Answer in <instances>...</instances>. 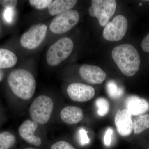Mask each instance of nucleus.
I'll use <instances>...</instances> for the list:
<instances>
[{
  "label": "nucleus",
  "mask_w": 149,
  "mask_h": 149,
  "mask_svg": "<svg viewBox=\"0 0 149 149\" xmlns=\"http://www.w3.org/2000/svg\"><path fill=\"white\" fill-rule=\"evenodd\" d=\"M133 130L135 134H139L149 128V114L141 115L133 120Z\"/></svg>",
  "instance_id": "obj_17"
},
{
  "label": "nucleus",
  "mask_w": 149,
  "mask_h": 149,
  "mask_svg": "<svg viewBox=\"0 0 149 149\" xmlns=\"http://www.w3.org/2000/svg\"><path fill=\"white\" fill-rule=\"evenodd\" d=\"M23 149H40L38 148H35V147H27V148H24Z\"/></svg>",
  "instance_id": "obj_29"
},
{
  "label": "nucleus",
  "mask_w": 149,
  "mask_h": 149,
  "mask_svg": "<svg viewBox=\"0 0 149 149\" xmlns=\"http://www.w3.org/2000/svg\"><path fill=\"white\" fill-rule=\"evenodd\" d=\"M142 48L144 52L149 53V34L143 40L142 43Z\"/></svg>",
  "instance_id": "obj_28"
},
{
  "label": "nucleus",
  "mask_w": 149,
  "mask_h": 149,
  "mask_svg": "<svg viewBox=\"0 0 149 149\" xmlns=\"http://www.w3.org/2000/svg\"><path fill=\"white\" fill-rule=\"evenodd\" d=\"M7 81L14 95L22 101L29 100L35 94L36 80L33 74L27 70H15L9 74Z\"/></svg>",
  "instance_id": "obj_1"
},
{
  "label": "nucleus",
  "mask_w": 149,
  "mask_h": 149,
  "mask_svg": "<svg viewBox=\"0 0 149 149\" xmlns=\"http://www.w3.org/2000/svg\"><path fill=\"white\" fill-rule=\"evenodd\" d=\"M15 136L11 132L4 131L0 132V149H10L16 143Z\"/></svg>",
  "instance_id": "obj_18"
},
{
  "label": "nucleus",
  "mask_w": 149,
  "mask_h": 149,
  "mask_svg": "<svg viewBox=\"0 0 149 149\" xmlns=\"http://www.w3.org/2000/svg\"><path fill=\"white\" fill-rule=\"evenodd\" d=\"M95 104L98 109V113L100 116H104L109 111V102L104 98L100 97L97 99L95 101Z\"/></svg>",
  "instance_id": "obj_21"
},
{
  "label": "nucleus",
  "mask_w": 149,
  "mask_h": 149,
  "mask_svg": "<svg viewBox=\"0 0 149 149\" xmlns=\"http://www.w3.org/2000/svg\"><path fill=\"white\" fill-rule=\"evenodd\" d=\"M89 11L91 16L95 17L98 19L101 26H106L109 23V18L105 12L92 6L90 7Z\"/></svg>",
  "instance_id": "obj_20"
},
{
  "label": "nucleus",
  "mask_w": 149,
  "mask_h": 149,
  "mask_svg": "<svg viewBox=\"0 0 149 149\" xmlns=\"http://www.w3.org/2000/svg\"><path fill=\"white\" fill-rule=\"evenodd\" d=\"M40 125L30 118L26 119L19 127V135L27 144L35 148H40L43 144L42 139L36 133Z\"/></svg>",
  "instance_id": "obj_8"
},
{
  "label": "nucleus",
  "mask_w": 149,
  "mask_h": 149,
  "mask_svg": "<svg viewBox=\"0 0 149 149\" xmlns=\"http://www.w3.org/2000/svg\"><path fill=\"white\" fill-rule=\"evenodd\" d=\"M17 3V1L14 0H0L1 5L5 8L14 9L16 7Z\"/></svg>",
  "instance_id": "obj_25"
},
{
  "label": "nucleus",
  "mask_w": 149,
  "mask_h": 149,
  "mask_svg": "<svg viewBox=\"0 0 149 149\" xmlns=\"http://www.w3.org/2000/svg\"><path fill=\"white\" fill-rule=\"evenodd\" d=\"M53 1L52 0H30L29 3L32 6L39 10L48 7Z\"/></svg>",
  "instance_id": "obj_23"
},
{
  "label": "nucleus",
  "mask_w": 149,
  "mask_h": 149,
  "mask_svg": "<svg viewBox=\"0 0 149 149\" xmlns=\"http://www.w3.org/2000/svg\"><path fill=\"white\" fill-rule=\"evenodd\" d=\"M91 6L105 12L110 19L115 12L116 2L113 0H93Z\"/></svg>",
  "instance_id": "obj_16"
},
{
  "label": "nucleus",
  "mask_w": 149,
  "mask_h": 149,
  "mask_svg": "<svg viewBox=\"0 0 149 149\" xmlns=\"http://www.w3.org/2000/svg\"><path fill=\"white\" fill-rule=\"evenodd\" d=\"M47 29V26L42 23L33 25L21 36L20 40L21 46L28 49L38 47L46 37Z\"/></svg>",
  "instance_id": "obj_6"
},
{
  "label": "nucleus",
  "mask_w": 149,
  "mask_h": 149,
  "mask_svg": "<svg viewBox=\"0 0 149 149\" xmlns=\"http://www.w3.org/2000/svg\"><path fill=\"white\" fill-rule=\"evenodd\" d=\"M77 2L75 0H55L48 6V11L52 16L58 15L70 10Z\"/></svg>",
  "instance_id": "obj_14"
},
{
  "label": "nucleus",
  "mask_w": 149,
  "mask_h": 149,
  "mask_svg": "<svg viewBox=\"0 0 149 149\" xmlns=\"http://www.w3.org/2000/svg\"><path fill=\"white\" fill-rule=\"evenodd\" d=\"M66 92L70 98L78 102L90 100L94 97L95 93L93 87L79 83H72L68 85Z\"/></svg>",
  "instance_id": "obj_9"
},
{
  "label": "nucleus",
  "mask_w": 149,
  "mask_h": 149,
  "mask_svg": "<svg viewBox=\"0 0 149 149\" xmlns=\"http://www.w3.org/2000/svg\"><path fill=\"white\" fill-rule=\"evenodd\" d=\"M80 15L77 11L70 10L57 15L50 24L49 28L54 34L61 35L68 32L77 24Z\"/></svg>",
  "instance_id": "obj_5"
},
{
  "label": "nucleus",
  "mask_w": 149,
  "mask_h": 149,
  "mask_svg": "<svg viewBox=\"0 0 149 149\" xmlns=\"http://www.w3.org/2000/svg\"><path fill=\"white\" fill-rule=\"evenodd\" d=\"M79 73L83 79L91 84H101L107 77L106 73L100 68L90 65H82Z\"/></svg>",
  "instance_id": "obj_10"
},
{
  "label": "nucleus",
  "mask_w": 149,
  "mask_h": 149,
  "mask_svg": "<svg viewBox=\"0 0 149 149\" xmlns=\"http://www.w3.org/2000/svg\"><path fill=\"white\" fill-rule=\"evenodd\" d=\"M54 109V103L50 97L45 95L37 96L29 108L30 119L40 125L47 124L50 120Z\"/></svg>",
  "instance_id": "obj_3"
},
{
  "label": "nucleus",
  "mask_w": 149,
  "mask_h": 149,
  "mask_svg": "<svg viewBox=\"0 0 149 149\" xmlns=\"http://www.w3.org/2000/svg\"><path fill=\"white\" fill-rule=\"evenodd\" d=\"M88 131L84 128H80L79 130V135L80 137V143L82 145H85L89 144L90 139L88 135Z\"/></svg>",
  "instance_id": "obj_24"
},
{
  "label": "nucleus",
  "mask_w": 149,
  "mask_h": 149,
  "mask_svg": "<svg viewBox=\"0 0 149 149\" xmlns=\"http://www.w3.org/2000/svg\"><path fill=\"white\" fill-rule=\"evenodd\" d=\"M62 120L68 125L79 123L83 118V110L79 107L68 106L63 108L60 113Z\"/></svg>",
  "instance_id": "obj_13"
},
{
  "label": "nucleus",
  "mask_w": 149,
  "mask_h": 149,
  "mask_svg": "<svg viewBox=\"0 0 149 149\" xmlns=\"http://www.w3.org/2000/svg\"></svg>",
  "instance_id": "obj_31"
},
{
  "label": "nucleus",
  "mask_w": 149,
  "mask_h": 149,
  "mask_svg": "<svg viewBox=\"0 0 149 149\" xmlns=\"http://www.w3.org/2000/svg\"><path fill=\"white\" fill-rule=\"evenodd\" d=\"M49 149H76L69 142L66 141H56L51 144Z\"/></svg>",
  "instance_id": "obj_22"
},
{
  "label": "nucleus",
  "mask_w": 149,
  "mask_h": 149,
  "mask_svg": "<svg viewBox=\"0 0 149 149\" xmlns=\"http://www.w3.org/2000/svg\"><path fill=\"white\" fill-rule=\"evenodd\" d=\"M13 9L6 8L3 13V17L5 20L8 23L11 22L13 18Z\"/></svg>",
  "instance_id": "obj_26"
},
{
  "label": "nucleus",
  "mask_w": 149,
  "mask_h": 149,
  "mask_svg": "<svg viewBox=\"0 0 149 149\" xmlns=\"http://www.w3.org/2000/svg\"><path fill=\"white\" fill-rule=\"evenodd\" d=\"M73 42L67 37H62L53 44L47 52L46 59L49 65H58L66 59L73 49Z\"/></svg>",
  "instance_id": "obj_4"
},
{
  "label": "nucleus",
  "mask_w": 149,
  "mask_h": 149,
  "mask_svg": "<svg viewBox=\"0 0 149 149\" xmlns=\"http://www.w3.org/2000/svg\"><path fill=\"white\" fill-rule=\"evenodd\" d=\"M113 133V130L111 128H109L107 129L104 138V143L105 145L107 146H109L111 143V136Z\"/></svg>",
  "instance_id": "obj_27"
},
{
  "label": "nucleus",
  "mask_w": 149,
  "mask_h": 149,
  "mask_svg": "<svg viewBox=\"0 0 149 149\" xmlns=\"http://www.w3.org/2000/svg\"><path fill=\"white\" fill-rule=\"evenodd\" d=\"M131 114L127 109H118L115 117V124L118 133L122 136H130L133 130Z\"/></svg>",
  "instance_id": "obj_11"
},
{
  "label": "nucleus",
  "mask_w": 149,
  "mask_h": 149,
  "mask_svg": "<svg viewBox=\"0 0 149 149\" xmlns=\"http://www.w3.org/2000/svg\"><path fill=\"white\" fill-rule=\"evenodd\" d=\"M127 19L119 15L109 22L104 28L103 35L105 40L110 42H117L123 38L128 29Z\"/></svg>",
  "instance_id": "obj_7"
},
{
  "label": "nucleus",
  "mask_w": 149,
  "mask_h": 149,
  "mask_svg": "<svg viewBox=\"0 0 149 149\" xmlns=\"http://www.w3.org/2000/svg\"><path fill=\"white\" fill-rule=\"evenodd\" d=\"M106 90L109 96L112 99L120 98L124 92L123 89L113 80H110L107 83Z\"/></svg>",
  "instance_id": "obj_19"
},
{
  "label": "nucleus",
  "mask_w": 149,
  "mask_h": 149,
  "mask_svg": "<svg viewBox=\"0 0 149 149\" xmlns=\"http://www.w3.org/2000/svg\"><path fill=\"white\" fill-rule=\"evenodd\" d=\"M17 57L11 51L0 49V68L12 67L16 64Z\"/></svg>",
  "instance_id": "obj_15"
},
{
  "label": "nucleus",
  "mask_w": 149,
  "mask_h": 149,
  "mask_svg": "<svg viewBox=\"0 0 149 149\" xmlns=\"http://www.w3.org/2000/svg\"><path fill=\"white\" fill-rule=\"evenodd\" d=\"M126 109L131 115H143L149 110V103L146 100L138 96H130L125 100Z\"/></svg>",
  "instance_id": "obj_12"
},
{
  "label": "nucleus",
  "mask_w": 149,
  "mask_h": 149,
  "mask_svg": "<svg viewBox=\"0 0 149 149\" xmlns=\"http://www.w3.org/2000/svg\"><path fill=\"white\" fill-rule=\"evenodd\" d=\"M1 80V76H0V80Z\"/></svg>",
  "instance_id": "obj_30"
},
{
  "label": "nucleus",
  "mask_w": 149,
  "mask_h": 149,
  "mask_svg": "<svg viewBox=\"0 0 149 149\" xmlns=\"http://www.w3.org/2000/svg\"><path fill=\"white\" fill-rule=\"evenodd\" d=\"M112 56L121 72L126 76H133L139 71L141 60L136 48L130 44H123L115 47Z\"/></svg>",
  "instance_id": "obj_2"
}]
</instances>
